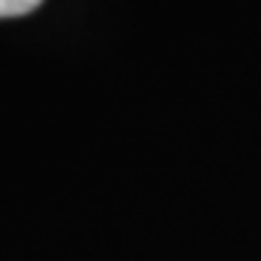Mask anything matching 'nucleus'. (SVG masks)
Segmentation results:
<instances>
[{"instance_id":"nucleus-1","label":"nucleus","mask_w":261,"mask_h":261,"mask_svg":"<svg viewBox=\"0 0 261 261\" xmlns=\"http://www.w3.org/2000/svg\"><path fill=\"white\" fill-rule=\"evenodd\" d=\"M44 0H0V18H20L38 9Z\"/></svg>"}]
</instances>
